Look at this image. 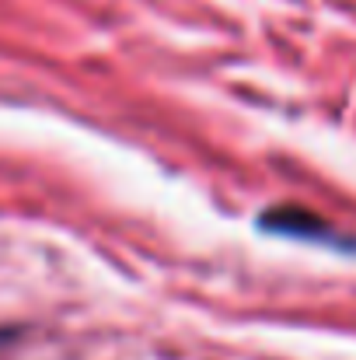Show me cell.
<instances>
[{
  "mask_svg": "<svg viewBox=\"0 0 356 360\" xmlns=\"http://www.w3.org/2000/svg\"><path fill=\"white\" fill-rule=\"evenodd\" d=\"M262 228L276 235H290V238H325L329 235L325 221L304 207H272L262 214Z\"/></svg>",
  "mask_w": 356,
  "mask_h": 360,
  "instance_id": "obj_1",
  "label": "cell"
}]
</instances>
